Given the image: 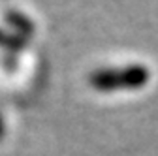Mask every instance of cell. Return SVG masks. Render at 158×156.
Masks as SVG:
<instances>
[{
  "label": "cell",
  "mask_w": 158,
  "mask_h": 156,
  "mask_svg": "<svg viewBox=\"0 0 158 156\" xmlns=\"http://www.w3.org/2000/svg\"><path fill=\"white\" fill-rule=\"evenodd\" d=\"M151 72L141 64H130L123 68H100L94 70L89 83L102 92H113L118 88H141L149 83Z\"/></svg>",
  "instance_id": "1"
},
{
  "label": "cell",
  "mask_w": 158,
  "mask_h": 156,
  "mask_svg": "<svg viewBox=\"0 0 158 156\" xmlns=\"http://www.w3.org/2000/svg\"><path fill=\"white\" fill-rule=\"evenodd\" d=\"M4 21L13 28V34L21 36L23 40H28V38L34 36V30H36L34 23L30 21L27 15H23L21 11H17V10H8V11L4 13Z\"/></svg>",
  "instance_id": "2"
},
{
  "label": "cell",
  "mask_w": 158,
  "mask_h": 156,
  "mask_svg": "<svg viewBox=\"0 0 158 156\" xmlns=\"http://www.w3.org/2000/svg\"><path fill=\"white\" fill-rule=\"evenodd\" d=\"M25 45H27V40H23L21 36L0 28V47H4L8 51H21Z\"/></svg>",
  "instance_id": "3"
},
{
  "label": "cell",
  "mask_w": 158,
  "mask_h": 156,
  "mask_svg": "<svg viewBox=\"0 0 158 156\" xmlns=\"http://www.w3.org/2000/svg\"><path fill=\"white\" fill-rule=\"evenodd\" d=\"M4 133H6V128H4V121H2V117H0V141H2Z\"/></svg>",
  "instance_id": "4"
}]
</instances>
